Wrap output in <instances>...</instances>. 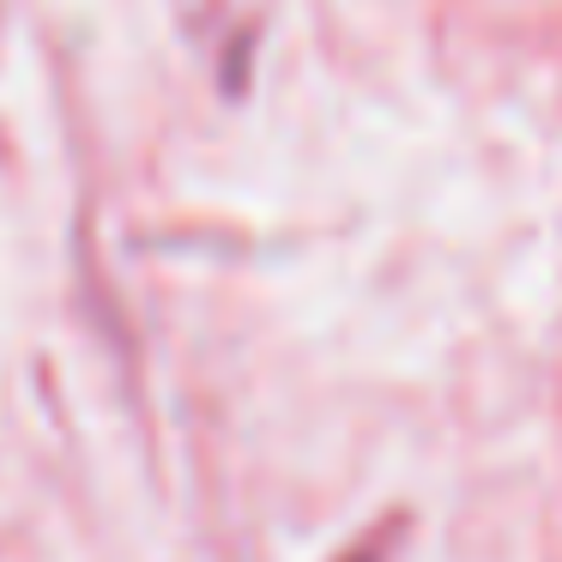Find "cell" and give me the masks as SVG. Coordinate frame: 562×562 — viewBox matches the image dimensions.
I'll use <instances>...</instances> for the list:
<instances>
[{
  "mask_svg": "<svg viewBox=\"0 0 562 562\" xmlns=\"http://www.w3.org/2000/svg\"><path fill=\"white\" fill-rule=\"evenodd\" d=\"M351 562H375V550H363V557H351Z\"/></svg>",
  "mask_w": 562,
  "mask_h": 562,
  "instance_id": "1",
  "label": "cell"
}]
</instances>
